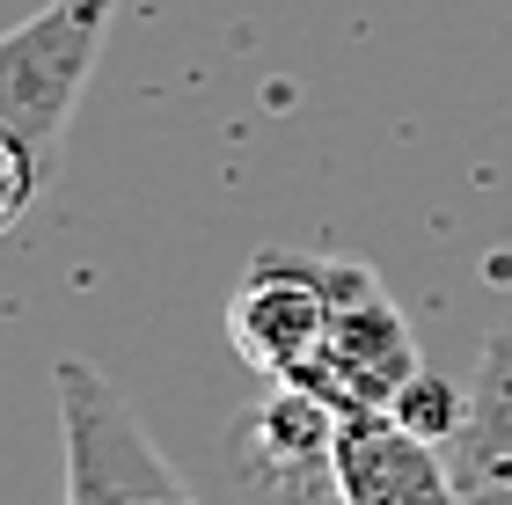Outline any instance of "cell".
<instances>
[{
	"instance_id": "277c9868",
	"label": "cell",
	"mask_w": 512,
	"mask_h": 505,
	"mask_svg": "<svg viewBox=\"0 0 512 505\" xmlns=\"http://www.w3.org/2000/svg\"><path fill=\"white\" fill-rule=\"evenodd\" d=\"M330 330V257L308 249H256L227 301V344L264 381H293Z\"/></svg>"
},
{
	"instance_id": "3957f363",
	"label": "cell",
	"mask_w": 512,
	"mask_h": 505,
	"mask_svg": "<svg viewBox=\"0 0 512 505\" xmlns=\"http://www.w3.org/2000/svg\"><path fill=\"white\" fill-rule=\"evenodd\" d=\"M425 374L403 308L388 301L381 271L359 257H330V330L293 374V388L322 396L330 410H388Z\"/></svg>"
},
{
	"instance_id": "9c48e42d",
	"label": "cell",
	"mask_w": 512,
	"mask_h": 505,
	"mask_svg": "<svg viewBox=\"0 0 512 505\" xmlns=\"http://www.w3.org/2000/svg\"><path fill=\"white\" fill-rule=\"evenodd\" d=\"M44 183H52V176L37 169V154L22 147V140H8V132H0V235H8V227H22V213L37 205Z\"/></svg>"
},
{
	"instance_id": "6da1fadb",
	"label": "cell",
	"mask_w": 512,
	"mask_h": 505,
	"mask_svg": "<svg viewBox=\"0 0 512 505\" xmlns=\"http://www.w3.org/2000/svg\"><path fill=\"white\" fill-rule=\"evenodd\" d=\"M110 8L118 0H44L30 22L0 30V132L30 147L44 176H59V147L103 59Z\"/></svg>"
},
{
	"instance_id": "8992f818",
	"label": "cell",
	"mask_w": 512,
	"mask_h": 505,
	"mask_svg": "<svg viewBox=\"0 0 512 505\" xmlns=\"http://www.w3.org/2000/svg\"><path fill=\"white\" fill-rule=\"evenodd\" d=\"M337 418L322 396L293 381H271V396L242 418V476L264 484L278 505H330V462H337Z\"/></svg>"
},
{
	"instance_id": "ba28073f",
	"label": "cell",
	"mask_w": 512,
	"mask_h": 505,
	"mask_svg": "<svg viewBox=\"0 0 512 505\" xmlns=\"http://www.w3.org/2000/svg\"><path fill=\"white\" fill-rule=\"evenodd\" d=\"M388 418H403L417 440H432V447H454L461 418H469V388H454V381H439V374H417L403 396L388 403Z\"/></svg>"
},
{
	"instance_id": "5b68a950",
	"label": "cell",
	"mask_w": 512,
	"mask_h": 505,
	"mask_svg": "<svg viewBox=\"0 0 512 505\" xmlns=\"http://www.w3.org/2000/svg\"><path fill=\"white\" fill-rule=\"evenodd\" d=\"M330 505H469L447 447L417 440L388 410H344L337 418V462Z\"/></svg>"
},
{
	"instance_id": "7a4b0ae2",
	"label": "cell",
	"mask_w": 512,
	"mask_h": 505,
	"mask_svg": "<svg viewBox=\"0 0 512 505\" xmlns=\"http://www.w3.org/2000/svg\"><path fill=\"white\" fill-rule=\"evenodd\" d=\"M52 388H59V432H66V505H183L191 498L103 366L66 352L52 366Z\"/></svg>"
},
{
	"instance_id": "52a82bcc",
	"label": "cell",
	"mask_w": 512,
	"mask_h": 505,
	"mask_svg": "<svg viewBox=\"0 0 512 505\" xmlns=\"http://www.w3.org/2000/svg\"><path fill=\"white\" fill-rule=\"evenodd\" d=\"M447 462L461 476V491H512V323L491 330L469 388V418H461Z\"/></svg>"
},
{
	"instance_id": "30bf717a",
	"label": "cell",
	"mask_w": 512,
	"mask_h": 505,
	"mask_svg": "<svg viewBox=\"0 0 512 505\" xmlns=\"http://www.w3.org/2000/svg\"><path fill=\"white\" fill-rule=\"evenodd\" d=\"M469 505H512V491H469Z\"/></svg>"
}]
</instances>
